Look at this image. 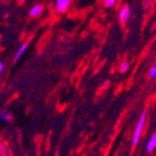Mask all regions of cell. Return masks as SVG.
Segmentation results:
<instances>
[{"label":"cell","instance_id":"6da1fadb","mask_svg":"<svg viewBox=\"0 0 156 156\" xmlns=\"http://www.w3.org/2000/svg\"><path fill=\"white\" fill-rule=\"evenodd\" d=\"M145 119H146V112H144L143 114H142V116H141L140 121H139L138 126H136V129H135V131H134V135H133V145H136V144H138L141 132H142V129H143L144 122H145Z\"/></svg>","mask_w":156,"mask_h":156},{"label":"cell","instance_id":"7a4b0ae2","mask_svg":"<svg viewBox=\"0 0 156 156\" xmlns=\"http://www.w3.org/2000/svg\"><path fill=\"white\" fill-rule=\"evenodd\" d=\"M129 16H130V9H129V7H125L122 10L120 11V21L122 23H126Z\"/></svg>","mask_w":156,"mask_h":156},{"label":"cell","instance_id":"3957f363","mask_svg":"<svg viewBox=\"0 0 156 156\" xmlns=\"http://www.w3.org/2000/svg\"><path fill=\"white\" fill-rule=\"evenodd\" d=\"M70 1L69 0H58L57 1V9L59 12H63L66 11V9L69 7Z\"/></svg>","mask_w":156,"mask_h":156},{"label":"cell","instance_id":"277c9868","mask_svg":"<svg viewBox=\"0 0 156 156\" xmlns=\"http://www.w3.org/2000/svg\"><path fill=\"white\" fill-rule=\"evenodd\" d=\"M155 144H156V135L153 134V135H152V138L150 139V141H148L147 148H146V151H147V152L153 151V148H154V146H155Z\"/></svg>","mask_w":156,"mask_h":156},{"label":"cell","instance_id":"5b68a950","mask_svg":"<svg viewBox=\"0 0 156 156\" xmlns=\"http://www.w3.org/2000/svg\"><path fill=\"white\" fill-rule=\"evenodd\" d=\"M42 12V5H35V7H33V8L31 9V11H30V16H38L39 13Z\"/></svg>","mask_w":156,"mask_h":156},{"label":"cell","instance_id":"8992f818","mask_svg":"<svg viewBox=\"0 0 156 156\" xmlns=\"http://www.w3.org/2000/svg\"><path fill=\"white\" fill-rule=\"evenodd\" d=\"M26 47H27V45H26V44H24V45H22V46H21V48H20V49H19V51L16 52V61L19 59V58L21 57L22 55H23V52L25 51Z\"/></svg>","mask_w":156,"mask_h":156},{"label":"cell","instance_id":"52a82bcc","mask_svg":"<svg viewBox=\"0 0 156 156\" xmlns=\"http://www.w3.org/2000/svg\"><path fill=\"white\" fill-rule=\"evenodd\" d=\"M128 67H129V62L128 61H125V62L121 63V68H120V71L121 72H126L128 70Z\"/></svg>","mask_w":156,"mask_h":156},{"label":"cell","instance_id":"ba28073f","mask_svg":"<svg viewBox=\"0 0 156 156\" xmlns=\"http://www.w3.org/2000/svg\"><path fill=\"white\" fill-rule=\"evenodd\" d=\"M1 118L5 121H8V120H10V115L7 114V112H3V114H1Z\"/></svg>","mask_w":156,"mask_h":156},{"label":"cell","instance_id":"9c48e42d","mask_svg":"<svg viewBox=\"0 0 156 156\" xmlns=\"http://www.w3.org/2000/svg\"><path fill=\"white\" fill-rule=\"evenodd\" d=\"M155 73H156V67L154 66V67L152 68L151 72H150V78H154V76H155Z\"/></svg>","mask_w":156,"mask_h":156},{"label":"cell","instance_id":"30bf717a","mask_svg":"<svg viewBox=\"0 0 156 156\" xmlns=\"http://www.w3.org/2000/svg\"><path fill=\"white\" fill-rule=\"evenodd\" d=\"M114 3H115V0H106V1H105L106 7H110V5H114Z\"/></svg>","mask_w":156,"mask_h":156},{"label":"cell","instance_id":"8fae6325","mask_svg":"<svg viewBox=\"0 0 156 156\" xmlns=\"http://www.w3.org/2000/svg\"><path fill=\"white\" fill-rule=\"evenodd\" d=\"M2 69H3V65L1 63V61H0V72L2 71Z\"/></svg>","mask_w":156,"mask_h":156},{"label":"cell","instance_id":"7c38bea8","mask_svg":"<svg viewBox=\"0 0 156 156\" xmlns=\"http://www.w3.org/2000/svg\"><path fill=\"white\" fill-rule=\"evenodd\" d=\"M26 156H27V155H26Z\"/></svg>","mask_w":156,"mask_h":156}]
</instances>
